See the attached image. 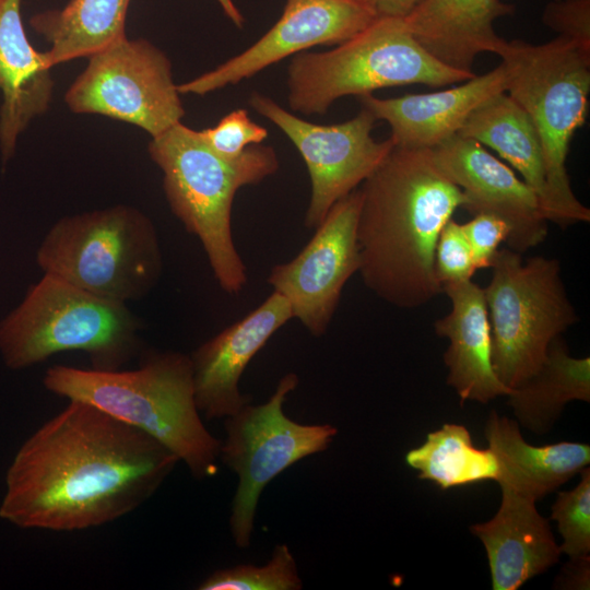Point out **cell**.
<instances>
[{"label": "cell", "instance_id": "obj_28", "mask_svg": "<svg viewBox=\"0 0 590 590\" xmlns=\"http://www.w3.org/2000/svg\"><path fill=\"white\" fill-rule=\"evenodd\" d=\"M579 473L577 486L557 493L551 512L563 538L560 552L570 558L590 554V469L586 467Z\"/></svg>", "mask_w": 590, "mask_h": 590}, {"label": "cell", "instance_id": "obj_27", "mask_svg": "<svg viewBox=\"0 0 590 590\" xmlns=\"http://www.w3.org/2000/svg\"><path fill=\"white\" fill-rule=\"evenodd\" d=\"M295 558L286 544L274 547L271 559L263 566L238 565L219 569L206 577L200 590H299Z\"/></svg>", "mask_w": 590, "mask_h": 590}, {"label": "cell", "instance_id": "obj_17", "mask_svg": "<svg viewBox=\"0 0 590 590\" xmlns=\"http://www.w3.org/2000/svg\"><path fill=\"white\" fill-rule=\"evenodd\" d=\"M507 73L503 62L444 91L379 98L359 96L364 108L391 129L394 145L434 149L457 134L469 115L489 97L506 92Z\"/></svg>", "mask_w": 590, "mask_h": 590}, {"label": "cell", "instance_id": "obj_20", "mask_svg": "<svg viewBox=\"0 0 590 590\" xmlns=\"http://www.w3.org/2000/svg\"><path fill=\"white\" fill-rule=\"evenodd\" d=\"M451 302L448 315L434 323L439 337L449 339L444 354L447 384L461 402L481 403L508 396L510 390L496 377L492 365L491 324L484 288L471 280L442 286Z\"/></svg>", "mask_w": 590, "mask_h": 590}, {"label": "cell", "instance_id": "obj_26", "mask_svg": "<svg viewBox=\"0 0 590 590\" xmlns=\"http://www.w3.org/2000/svg\"><path fill=\"white\" fill-rule=\"evenodd\" d=\"M409 467L417 477L430 481L440 489L495 481L498 475L496 459L487 447L477 448L468 428L460 424H444L429 433L426 440L405 455Z\"/></svg>", "mask_w": 590, "mask_h": 590}, {"label": "cell", "instance_id": "obj_35", "mask_svg": "<svg viewBox=\"0 0 590 590\" xmlns=\"http://www.w3.org/2000/svg\"><path fill=\"white\" fill-rule=\"evenodd\" d=\"M222 8L224 14L232 21L234 25L241 28L245 23V19L240 11L237 9L233 0H216Z\"/></svg>", "mask_w": 590, "mask_h": 590}, {"label": "cell", "instance_id": "obj_3", "mask_svg": "<svg viewBox=\"0 0 590 590\" xmlns=\"http://www.w3.org/2000/svg\"><path fill=\"white\" fill-rule=\"evenodd\" d=\"M43 384L59 397L90 403L148 434L196 479L217 473L222 442L200 417L190 356L152 353L133 370L56 365L46 370Z\"/></svg>", "mask_w": 590, "mask_h": 590}, {"label": "cell", "instance_id": "obj_14", "mask_svg": "<svg viewBox=\"0 0 590 590\" xmlns=\"http://www.w3.org/2000/svg\"><path fill=\"white\" fill-rule=\"evenodd\" d=\"M377 16L371 0H285L280 19L255 44L213 70L177 84L178 92L205 95L237 84L311 47L339 45Z\"/></svg>", "mask_w": 590, "mask_h": 590}, {"label": "cell", "instance_id": "obj_29", "mask_svg": "<svg viewBox=\"0 0 590 590\" xmlns=\"http://www.w3.org/2000/svg\"><path fill=\"white\" fill-rule=\"evenodd\" d=\"M202 141L225 157H237L249 146L261 144L268 130L252 121L244 108L232 110L213 127L198 131Z\"/></svg>", "mask_w": 590, "mask_h": 590}, {"label": "cell", "instance_id": "obj_15", "mask_svg": "<svg viewBox=\"0 0 590 590\" xmlns=\"http://www.w3.org/2000/svg\"><path fill=\"white\" fill-rule=\"evenodd\" d=\"M432 150L439 167L461 189L464 210L508 224V248L523 253L544 241L547 221L538 196L484 145L457 133Z\"/></svg>", "mask_w": 590, "mask_h": 590}, {"label": "cell", "instance_id": "obj_30", "mask_svg": "<svg viewBox=\"0 0 590 590\" xmlns=\"http://www.w3.org/2000/svg\"><path fill=\"white\" fill-rule=\"evenodd\" d=\"M476 267L462 224L450 219L442 226L435 247V272L441 286L469 281Z\"/></svg>", "mask_w": 590, "mask_h": 590}, {"label": "cell", "instance_id": "obj_19", "mask_svg": "<svg viewBox=\"0 0 590 590\" xmlns=\"http://www.w3.org/2000/svg\"><path fill=\"white\" fill-rule=\"evenodd\" d=\"M44 52L30 43L21 0H0V153L5 165L20 134L49 107L54 81Z\"/></svg>", "mask_w": 590, "mask_h": 590}, {"label": "cell", "instance_id": "obj_16", "mask_svg": "<svg viewBox=\"0 0 590 590\" xmlns=\"http://www.w3.org/2000/svg\"><path fill=\"white\" fill-rule=\"evenodd\" d=\"M292 318L287 300L273 291L246 317L194 350V398L205 418H225L249 403L250 396L239 391V379L257 352Z\"/></svg>", "mask_w": 590, "mask_h": 590}, {"label": "cell", "instance_id": "obj_8", "mask_svg": "<svg viewBox=\"0 0 590 590\" xmlns=\"http://www.w3.org/2000/svg\"><path fill=\"white\" fill-rule=\"evenodd\" d=\"M35 260L43 273L123 304L145 297L163 271L155 225L127 204L59 219L42 239Z\"/></svg>", "mask_w": 590, "mask_h": 590}, {"label": "cell", "instance_id": "obj_2", "mask_svg": "<svg viewBox=\"0 0 590 590\" xmlns=\"http://www.w3.org/2000/svg\"><path fill=\"white\" fill-rule=\"evenodd\" d=\"M359 191L356 239L364 284L399 308L427 304L442 293L435 247L442 226L464 204L461 189L432 149L393 145Z\"/></svg>", "mask_w": 590, "mask_h": 590}, {"label": "cell", "instance_id": "obj_21", "mask_svg": "<svg viewBox=\"0 0 590 590\" xmlns=\"http://www.w3.org/2000/svg\"><path fill=\"white\" fill-rule=\"evenodd\" d=\"M515 5L502 0H422L402 17L417 43L441 63L473 72L483 52L500 56L507 42L494 22L511 15Z\"/></svg>", "mask_w": 590, "mask_h": 590}, {"label": "cell", "instance_id": "obj_24", "mask_svg": "<svg viewBox=\"0 0 590 590\" xmlns=\"http://www.w3.org/2000/svg\"><path fill=\"white\" fill-rule=\"evenodd\" d=\"M131 0H70L63 8L36 13L33 30L50 48L44 51L51 69L88 57L127 36L126 19Z\"/></svg>", "mask_w": 590, "mask_h": 590}, {"label": "cell", "instance_id": "obj_23", "mask_svg": "<svg viewBox=\"0 0 590 590\" xmlns=\"http://www.w3.org/2000/svg\"><path fill=\"white\" fill-rule=\"evenodd\" d=\"M458 134L491 148L507 161L535 192L544 215L548 190L541 142L528 115L506 92L479 105Z\"/></svg>", "mask_w": 590, "mask_h": 590}, {"label": "cell", "instance_id": "obj_10", "mask_svg": "<svg viewBox=\"0 0 590 590\" xmlns=\"http://www.w3.org/2000/svg\"><path fill=\"white\" fill-rule=\"evenodd\" d=\"M298 376L284 375L262 404H245L225 417L226 439L220 458L238 476L229 519L234 543L249 546L259 497L280 473L303 458L326 450L338 434L330 424H299L283 412V403L297 387Z\"/></svg>", "mask_w": 590, "mask_h": 590}, {"label": "cell", "instance_id": "obj_9", "mask_svg": "<svg viewBox=\"0 0 590 590\" xmlns=\"http://www.w3.org/2000/svg\"><path fill=\"white\" fill-rule=\"evenodd\" d=\"M484 288L492 338V365L509 390L536 373L551 342L578 316L566 294L557 259L523 261L510 248L498 250Z\"/></svg>", "mask_w": 590, "mask_h": 590}, {"label": "cell", "instance_id": "obj_31", "mask_svg": "<svg viewBox=\"0 0 590 590\" xmlns=\"http://www.w3.org/2000/svg\"><path fill=\"white\" fill-rule=\"evenodd\" d=\"M542 21L558 36L590 49V0H551Z\"/></svg>", "mask_w": 590, "mask_h": 590}, {"label": "cell", "instance_id": "obj_6", "mask_svg": "<svg viewBox=\"0 0 590 590\" xmlns=\"http://www.w3.org/2000/svg\"><path fill=\"white\" fill-rule=\"evenodd\" d=\"M140 323L127 304L44 273L0 320V356L13 370L62 352H84L93 369L116 370L139 347Z\"/></svg>", "mask_w": 590, "mask_h": 590}, {"label": "cell", "instance_id": "obj_4", "mask_svg": "<svg viewBox=\"0 0 590 590\" xmlns=\"http://www.w3.org/2000/svg\"><path fill=\"white\" fill-rule=\"evenodd\" d=\"M149 154L163 173L172 212L200 240L219 285L228 294L240 292L247 273L232 236V205L238 189L278 172L275 150L261 143L225 157L178 122L152 138Z\"/></svg>", "mask_w": 590, "mask_h": 590}, {"label": "cell", "instance_id": "obj_13", "mask_svg": "<svg viewBox=\"0 0 590 590\" xmlns=\"http://www.w3.org/2000/svg\"><path fill=\"white\" fill-rule=\"evenodd\" d=\"M356 188L335 202L305 248L272 268L268 282L290 304L293 318L315 337L328 329L342 290L359 269L356 228L361 209Z\"/></svg>", "mask_w": 590, "mask_h": 590}, {"label": "cell", "instance_id": "obj_11", "mask_svg": "<svg viewBox=\"0 0 590 590\" xmlns=\"http://www.w3.org/2000/svg\"><path fill=\"white\" fill-rule=\"evenodd\" d=\"M87 59L64 95L71 111L125 121L152 138L181 122L185 108L170 60L152 43L125 36Z\"/></svg>", "mask_w": 590, "mask_h": 590}, {"label": "cell", "instance_id": "obj_25", "mask_svg": "<svg viewBox=\"0 0 590 590\" xmlns=\"http://www.w3.org/2000/svg\"><path fill=\"white\" fill-rule=\"evenodd\" d=\"M507 397L518 424L536 434L546 433L568 402L590 401V357L571 356L557 337L536 373Z\"/></svg>", "mask_w": 590, "mask_h": 590}, {"label": "cell", "instance_id": "obj_18", "mask_svg": "<svg viewBox=\"0 0 590 590\" xmlns=\"http://www.w3.org/2000/svg\"><path fill=\"white\" fill-rule=\"evenodd\" d=\"M483 543L494 590H517L555 565L562 554L535 502L502 488L497 512L470 527Z\"/></svg>", "mask_w": 590, "mask_h": 590}, {"label": "cell", "instance_id": "obj_34", "mask_svg": "<svg viewBox=\"0 0 590 590\" xmlns=\"http://www.w3.org/2000/svg\"><path fill=\"white\" fill-rule=\"evenodd\" d=\"M422 0H371L378 15L404 17Z\"/></svg>", "mask_w": 590, "mask_h": 590}, {"label": "cell", "instance_id": "obj_12", "mask_svg": "<svg viewBox=\"0 0 590 590\" xmlns=\"http://www.w3.org/2000/svg\"><path fill=\"white\" fill-rule=\"evenodd\" d=\"M248 103L282 130L307 166L311 194L305 226L309 228H316L335 202L358 188L394 145L390 138L374 140L371 131L377 119L364 107L344 122L317 125L261 93L253 92Z\"/></svg>", "mask_w": 590, "mask_h": 590}, {"label": "cell", "instance_id": "obj_7", "mask_svg": "<svg viewBox=\"0 0 590 590\" xmlns=\"http://www.w3.org/2000/svg\"><path fill=\"white\" fill-rule=\"evenodd\" d=\"M475 75L434 58L402 17L378 15L335 48L295 55L287 68V101L295 113L321 115L344 96L410 84L439 87Z\"/></svg>", "mask_w": 590, "mask_h": 590}, {"label": "cell", "instance_id": "obj_32", "mask_svg": "<svg viewBox=\"0 0 590 590\" xmlns=\"http://www.w3.org/2000/svg\"><path fill=\"white\" fill-rule=\"evenodd\" d=\"M462 228L476 270L491 268L499 245L508 239L510 234L508 224L491 214H476L469 222L463 223Z\"/></svg>", "mask_w": 590, "mask_h": 590}, {"label": "cell", "instance_id": "obj_5", "mask_svg": "<svg viewBox=\"0 0 590 590\" xmlns=\"http://www.w3.org/2000/svg\"><path fill=\"white\" fill-rule=\"evenodd\" d=\"M499 57L506 93L528 115L543 150L548 190L544 217L562 227L588 223L590 210L571 189L566 160L588 116L590 49L563 36L540 45L514 39Z\"/></svg>", "mask_w": 590, "mask_h": 590}, {"label": "cell", "instance_id": "obj_33", "mask_svg": "<svg viewBox=\"0 0 590 590\" xmlns=\"http://www.w3.org/2000/svg\"><path fill=\"white\" fill-rule=\"evenodd\" d=\"M589 555L570 558L557 576L555 586L559 589H589Z\"/></svg>", "mask_w": 590, "mask_h": 590}, {"label": "cell", "instance_id": "obj_1", "mask_svg": "<svg viewBox=\"0 0 590 590\" xmlns=\"http://www.w3.org/2000/svg\"><path fill=\"white\" fill-rule=\"evenodd\" d=\"M178 462L142 430L90 403L69 400L15 452L0 518L27 530L99 527L144 504Z\"/></svg>", "mask_w": 590, "mask_h": 590}, {"label": "cell", "instance_id": "obj_22", "mask_svg": "<svg viewBox=\"0 0 590 590\" xmlns=\"http://www.w3.org/2000/svg\"><path fill=\"white\" fill-rule=\"evenodd\" d=\"M485 437L493 452L500 488L538 502L574 477L590 462V446L560 441L534 446L524 440L517 421L492 411Z\"/></svg>", "mask_w": 590, "mask_h": 590}]
</instances>
